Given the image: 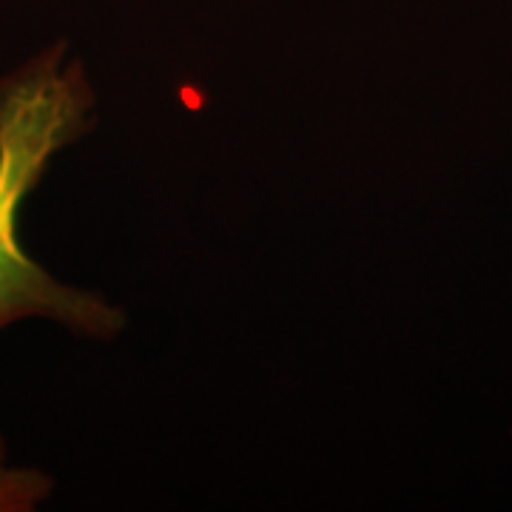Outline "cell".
<instances>
[{
  "instance_id": "7a4b0ae2",
  "label": "cell",
  "mask_w": 512,
  "mask_h": 512,
  "mask_svg": "<svg viewBox=\"0 0 512 512\" xmlns=\"http://www.w3.org/2000/svg\"><path fill=\"white\" fill-rule=\"evenodd\" d=\"M52 493V478L37 470H0V512H29Z\"/></svg>"
},
{
  "instance_id": "6da1fadb",
  "label": "cell",
  "mask_w": 512,
  "mask_h": 512,
  "mask_svg": "<svg viewBox=\"0 0 512 512\" xmlns=\"http://www.w3.org/2000/svg\"><path fill=\"white\" fill-rule=\"evenodd\" d=\"M94 94L80 63L57 43L0 77V328L20 319H52L74 333L106 339L126 316L106 299L57 282L23 251L18 220L49 160L92 123ZM0 470L6 444L0 439Z\"/></svg>"
}]
</instances>
